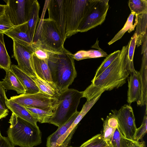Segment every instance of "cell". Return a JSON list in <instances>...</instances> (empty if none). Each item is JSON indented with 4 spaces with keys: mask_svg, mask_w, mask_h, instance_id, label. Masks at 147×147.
<instances>
[{
    "mask_svg": "<svg viewBox=\"0 0 147 147\" xmlns=\"http://www.w3.org/2000/svg\"><path fill=\"white\" fill-rule=\"evenodd\" d=\"M128 44L124 46L119 56L99 76L93 78L91 84L83 91V97L90 101L106 91L122 86L130 71L125 62Z\"/></svg>",
    "mask_w": 147,
    "mask_h": 147,
    "instance_id": "obj_1",
    "label": "cell"
},
{
    "mask_svg": "<svg viewBox=\"0 0 147 147\" xmlns=\"http://www.w3.org/2000/svg\"><path fill=\"white\" fill-rule=\"evenodd\" d=\"M73 55L64 48L48 60L52 81L60 93L67 89L77 76Z\"/></svg>",
    "mask_w": 147,
    "mask_h": 147,
    "instance_id": "obj_2",
    "label": "cell"
},
{
    "mask_svg": "<svg viewBox=\"0 0 147 147\" xmlns=\"http://www.w3.org/2000/svg\"><path fill=\"white\" fill-rule=\"evenodd\" d=\"M7 131L8 138L14 146L33 147L42 142L41 132L38 127L17 117L12 113Z\"/></svg>",
    "mask_w": 147,
    "mask_h": 147,
    "instance_id": "obj_3",
    "label": "cell"
},
{
    "mask_svg": "<svg viewBox=\"0 0 147 147\" xmlns=\"http://www.w3.org/2000/svg\"><path fill=\"white\" fill-rule=\"evenodd\" d=\"M83 91L68 88L56 98L53 105V115L48 123L60 127L67 122L77 111Z\"/></svg>",
    "mask_w": 147,
    "mask_h": 147,
    "instance_id": "obj_4",
    "label": "cell"
},
{
    "mask_svg": "<svg viewBox=\"0 0 147 147\" xmlns=\"http://www.w3.org/2000/svg\"><path fill=\"white\" fill-rule=\"evenodd\" d=\"M38 23L32 42L38 40L48 49L55 52H62L65 48L64 42L55 22L49 18H43Z\"/></svg>",
    "mask_w": 147,
    "mask_h": 147,
    "instance_id": "obj_5",
    "label": "cell"
},
{
    "mask_svg": "<svg viewBox=\"0 0 147 147\" xmlns=\"http://www.w3.org/2000/svg\"><path fill=\"white\" fill-rule=\"evenodd\" d=\"M109 0H89L78 32H86L101 24L105 19L109 7Z\"/></svg>",
    "mask_w": 147,
    "mask_h": 147,
    "instance_id": "obj_6",
    "label": "cell"
},
{
    "mask_svg": "<svg viewBox=\"0 0 147 147\" xmlns=\"http://www.w3.org/2000/svg\"><path fill=\"white\" fill-rule=\"evenodd\" d=\"M89 0H65L66 14V38L78 32Z\"/></svg>",
    "mask_w": 147,
    "mask_h": 147,
    "instance_id": "obj_7",
    "label": "cell"
},
{
    "mask_svg": "<svg viewBox=\"0 0 147 147\" xmlns=\"http://www.w3.org/2000/svg\"><path fill=\"white\" fill-rule=\"evenodd\" d=\"M4 1L6 3L5 13L14 26L28 22L34 0Z\"/></svg>",
    "mask_w": 147,
    "mask_h": 147,
    "instance_id": "obj_8",
    "label": "cell"
},
{
    "mask_svg": "<svg viewBox=\"0 0 147 147\" xmlns=\"http://www.w3.org/2000/svg\"><path fill=\"white\" fill-rule=\"evenodd\" d=\"M117 119L118 129L122 136L128 139L134 140L136 131L135 118L130 105L125 104L117 110H111Z\"/></svg>",
    "mask_w": 147,
    "mask_h": 147,
    "instance_id": "obj_9",
    "label": "cell"
},
{
    "mask_svg": "<svg viewBox=\"0 0 147 147\" xmlns=\"http://www.w3.org/2000/svg\"><path fill=\"white\" fill-rule=\"evenodd\" d=\"M24 106L53 111L56 98L49 97L39 92L33 94H23L11 97L9 99Z\"/></svg>",
    "mask_w": 147,
    "mask_h": 147,
    "instance_id": "obj_10",
    "label": "cell"
},
{
    "mask_svg": "<svg viewBox=\"0 0 147 147\" xmlns=\"http://www.w3.org/2000/svg\"><path fill=\"white\" fill-rule=\"evenodd\" d=\"M49 18L55 22L64 42L66 40V14L65 0H47Z\"/></svg>",
    "mask_w": 147,
    "mask_h": 147,
    "instance_id": "obj_11",
    "label": "cell"
},
{
    "mask_svg": "<svg viewBox=\"0 0 147 147\" xmlns=\"http://www.w3.org/2000/svg\"><path fill=\"white\" fill-rule=\"evenodd\" d=\"M13 41V56L19 67L32 79L37 77L32 62V46H24Z\"/></svg>",
    "mask_w": 147,
    "mask_h": 147,
    "instance_id": "obj_12",
    "label": "cell"
},
{
    "mask_svg": "<svg viewBox=\"0 0 147 147\" xmlns=\"http://www.w3.org/2000/svg\"><path fill=\"white\" fill-rule=\"evenodd\" d=\"M128 77L127 101L128 104L136 102L137 104L141 99L142 85L139 72L135 69L130 72Z\"/></svg>",
    "mask_w": 147,
    "mask_h": 147,
    "instance_id": "obj_13",
    "label": "cell"
},
{
    "mask_svg": "<svg viewBox=\"0 0 147 147\" xmlns=\"http://www.w3.org/2000/svg\"><path fill=\"white\" fill-rule=\"evenodd\" d=\"M4 34L20 44L27 46H32V42L29 36L27 22L16 26Z\"/></svg>",
    "mask_w": 147,
    "mask_h": 147,
    "instance_id": "obj_14",
    "label": "cell"
},
{
    "mask_svg": "<svg viewBox=\"0 0 147 147\" xmlns=\"http://www.w3.org/2000/svg\"><path fill=\"white\" fill-rule=\"evenodd\" d=\"M11 69L17 76L26 90V94H33L40 92L33 79L22 70L18 65H11Z\"/></svg>",
    "mask_w": 147,
    "mask_h": 147,
    "instance_id": "obj_15",
    "label": "cell"
},
{
    "mask_svg": "<svg viewBox=\"0 0 147 147\" xmlns=\"http://www.w3.org/2000/svg\"><path fill=\"white\" fill-rule=\"evenodd\" d=\"M6 105L8 109L17 117L38 127L37 124V120L31 115L24 106L8 98L6 100Z\"/></svg>",
    "mask_w": 147,
    "mask_h": 147,
    "instance_id": "obj_16",
    "label": "cell"
},
{
    "mask_svg": "<svg viewBox=\"0 0 147 147\" xmlns=\"http://www.w3.org/2000/svg\"><path fill=\"white\" fill-rule=\"evenodd\" d=\"M140 71H139L142 85V95L140 101L137 104L140 106L147 105V49L143 53Z\"/></svg>",
    "mask_w": 147,
    "mask_h": 147,
    "instance_id": "obj_17",
    "label": "cell"
},
{
    "mask_svg": "<svg viewBox=\"0 0 147 147\" xmlns=\"http://www.w3.org/2000/svg\"><path fill=\"white\" fill-rule=\"evenodd\" d=\"M6 71L5 77L1 81L2 86L6 90H13L18 94H23L26 93V90L20 81L13 72L10 69Z\"/></svg>",
    "mask_w": 147,
    "mask_h": 147,
    "instance_id": "obj_18",
    "label": "cell"
},
{
    "mask_svg": "<svg viewBox=\"0 0 147 147\" xmlns=\"http://www.w3.org/2000/svg\"><path fill=\"white\" fill-rule=\"evenodd\" d=\"M32 62L34 70L38 77L43 80L53 82L48 60L38 59L33 53Z\"/></svg>",
    "mask_w": 147,
    "mask_h": 147,
    "instance_id": "obj_19",
    "label": "cell"
},
{
    "mask_svg": "<svg viewBox=\"0 0 147 147\" xmlns=\"http://www.w3.org/2000/svg\"><path fill=\"white\" fill-rule=\"evenodd\" d=\"M118 125L117 118L112 112L109 113L104 120L103 133L102 134L104 140L110 147L112 138Z\"/></svg>",
    "mask_w": 147,
    "mask_h": 147,
    "instance_id": "obj_20",
    "label": "cell"
},
{
    "mask_svg": "<svg viewBox=\"0 0 147 147\" xmlns=\"http://www.w3.org/2000/svg\"><path fill=\"white\" fill-rule=\"evenodd\" d=\"M40 4L37 0H34L27 26L29 38L32 42L37 26L40 19L39 17Z\"/></svg>",
    "mask_w": 147,
    "mask_h": 147,
    "instance_id": "obj_21",
    "label": "cell"
},
{
    "mask_svg": "<svg viewBox=\"0 0 147 147\" xmlns=\"http://www.w3.org/2000/svg\"><path fill=\"white\" fill-rule=\"evenodd\" d=\"M77 111L63 125L58 127L57 130L50 135L47 139V147H57L58 139L66 131L79 113Z\"/></svg>",
    "mask_w": 147,
    "mask_h": 147,
    "instance_id": "obj_22",
    "label": "cell"
},
{
    "mask_svg": "<svg viewBox=\"0 0 147 147\" xmlns=\"http://www.w3.org/2000/svg\"><path fill=\"white\" fill-rule=\"evenodd\" d=\"M33 79L40 92L48 96L56 98L60 94L58 90L53 82L43 80L38 76Z\"/></svg>",
    "mask_w": 147,
    "mask_h": 147,
    "instance_id": "obj_23",
    "label": "cell"
},
{
    "mask_svg": "<svg viewBox=\"0 0 147 147\" xmlns=\"http://www.w3.org/2000/svg\"><path fill=\"white\" fill-rule=\"evenodd\" d=\"M138 19V16L135 15L134 13L131 12L123 28L108 43V44L111 45L120 39L127 31L130 33L134 30L137 24Z\"/></svg>",
    "mask_w": 147,
    "mask_h": 147,
    "instance_id": "obj_24",
    "label": "cell"
},
{
    "mask_svg": "<svg viewBox=\"0 0 147 147\" xmlns=\"http://www.w3.org/2000/svg\"><path fill=\"white\" fill-rule=\"evenodd\" d=\"M33 54L38 59L48 60L55 55L61 52L51 51L43 46L38 40L32 42V45Z\"/></svg>",
    "mask_w": 147,
    "mask_h": 147,
    "instance_id": "obj_25",
    "label": "cell"
},
{
    "mask_svg": "<svg viewBox=\"0 0 147 147\" xmlns=\"http://www.w3.org/2000/svg\"><path fill=\"white\" fill-rule=\"evenodd\" d=\"M147 13L138 16V22L135 32L137 36L136 45L138 47L142 44L143 38L147 35Z\"/></svg>",
    "mask_w": 147,
    "mask_h": 147,
    "instance_id": "obj_26",
    "label": "cell"
},
{
    "mask_svg": "<svg viewBox=\"0 0 147 147\" xmlns=\"http://www.w3.org/2000/svg\"><path fill=\"white\" fill-rule=\"evenodd\" d=\"M97 50H90L88 51L81 50L74 54V59L79 61L86 59L106 57L108 55L99 47Z\"/></svg>",
    "mask_w": 147,
    "mask_h": 147,
    "instance_id": "obj_27",
    "label": "cell"
},
{
    "mask_svg": "<svg viewBox=\"0 0 147 147\" xmlns=\"http://www.w3.org/2000/svg\"><path fill=\"white\" fill-rule=\"evenodd\" d=\"M3 34L0 33V68L6 71L11 69V62L5 47Z\"/></svg>",
    "mask_w": 147,
    "mask_h": 147,
    "instance_id": "obj_28",
    "label": "cell"
},
{
    "mask_svg": "<svg viewBox=\"0 0 147 147\" xmlns=\"http://www.w3.org/2000/svg\"><path fill=\"white\" fill-rule=\"evenodd\" d=\"M31 115L40 123H48L53 115V111H46L42 109L24 106Z\"/></svg>",
    "mask_w": 147,
    "mask_h": 147,
    "instance_id": "obj_29",
    "label": "cell"
},
{
    "mask_svg": "<svg viewBox=\"0 0 147 147\" xmlns=\"http://www.w3.org/2000/svg\"><path fill=\"white\" fill-rule=\"evenodd\" d=\"M137 36L135 32L128 43V47L125 58L126 64L130 72L135 70L134 66L133 59L135 50L136 45Z\"/></svg>",
    "mask_w": 147,
    "mask_h": 147,
    "instance_id": "obj_30",
    "label": "cell"
},
{
    "mask_svg": "<svg viewBox=\"0 0 147 147\" xmlns=\"http://www.w3.org/2000/svg\"><path fill=\"white\" fill-rule=\"evenodd\" d=\"M128 6L131 12L138 16L147 13V1L146 0H129Z\"/></svg>",
    "mask_w": 147,
    "mask_h": 147,
    "instance_id": "obj_31",
    "label": "cell"
},
{
    "mask_svg": "<svg viewBox=\"0 0 147 147\" xmlns=\"http://www.w3.org/2000/svg\"><path fill=\"white\" fill-rule=\"evenodd\" d=\"M120 50H118L107 55L97 69L93 78L99 76L105 70L119 55Z\"/></svg>",
    "mask_w": 147,
    "mask_h": 147,
    "instance_id": "obj_32",
    "label": "cell"
},
{
    "mask_svg": "<svg viewBox=\"0 0 147 147\" xmlns=\"http://www.w3.org/2000/svg\"><path fill=\"white\" fill-rule=\"evenodd\" d=\"M80 147H110L102 134H98L83 143Z\"/></svg>",
    "mask_w": 147,
    "mask_h": 147,
    "instance_id": "obj_33",
    "label": "cell"
},
{
    "mask_svg": "<svg viewBox=\"0 0 147 147\" xmlns=\"http://www.w3.org/2000/svg\"><path fill=\"white\" fill-rule=\"evenodd\" d=\"M147 108H146L145 113L142 122L141 126L137 128L134 136V140L138 142L142 139L147 133Z\"/></svg>",
    "mask_w": 147,
    "mask_h": 147,
    "instance_id": "obj_34",
    "label": "cell"
},
{
    "mask_svg": "<svg viewBox=\"0 0 147 147\" xmlns=\"http://www.w3.org/2000/svg\"><path fill=\"white\" fill-rule=\"evenodd\" d=\"M15 27L5 13L0 17V33L4 34L5 32Z\"/></svg>",
    "mask_w": 147,
    "mask_h": 147,
    "instance_id": "obj_35",
    "label": "cell"
},
{
    "mask_svg": "<svg viewBox=\"0 0 147 147\" xmlns=\"http://www.w3.org/2000/svg\"><path fill=\"white\" fill-rule=\"evenodd\" d=\"M144 142H137L126 139L121 134V147H145Z\"/></svg>",
    "mask_w": 147,
    "mask_h": 147,
    "instance_id": "obj_36",
    "label": "cell"
},
{
    "mask_svg": "<svg viewBox=\"0 0 147 147\" xmlns=\"http://www.w3.org/2000/svg\"><path fill=\"white\" fill-rule=\"evenodd\" d=\"M121 134L118 127L116 129L112 138L110 145L111 147H121Z\"/></svg>",
    "mask_w": 147,
    "mask_h": 147,
    "instance_id": "obj_37",
    "label": "cell"
},
{
    "mask_svg": "<svg viewBox=\"0 0 147 147\" xmlns=\"http://www.w3.org/2000/svg\"><path fill=\"white\" fill-rule=\"evenodd\" d=\"M7 98L5 94V89L0 81V104L6 108L7 107L6 105V100Z\"/></svg>",
    "mask_w": 147,
    "mask_h": 147,
    "instance_id": "obj_38",
    "label": "cell"
},
{
    "mask_svg": "<svg viewBox=\"0 0 147 147\" xmlns=\"http://www.w3.org/2000/svg\"><path fill=\"white\" fill-rule=\"evenodd\" d=\"M8 137L2 136L0 139V147H14Z\"/></svg>",
    "mask_w": 147,
    "mask_h": 147,
    "instance_id": "obj_39",
    "label": "cell"
},
{
    "mask_svg": "<svg viewBox=\"0 0 147 147\" xmlns=\"http://www.w3.org/2000/svg\"><path fill=\"white\" fill-rule=\"evenodd\" d=\"M9 112L7 108L4 107L0 104V120L6 117Z\"/></svg>",
    "mask_w": 147,
    "mask_h": 147,
    "instance_id": "obj_40",
    "label": "cell"
},
{
    "mask_svg": "<svg viewBox=\"0 0 147 147\" xmlns=\"http://www.w3.org/2000/svg\"><path fill=\"white\" fill-rule=\"evenodd\" d=\"M6 8V5L0 4V17L5 13Z\"/></svg>",
    "mask_w": 147,
    "mask_h": 147,
    "instance_id": "obj_41",
    "label": "cell"
},
{
    "mask_svg": "<svg viewBox=\"0 0 147 147\" xmlns=\"http://www.w3.org/2000/svg\"><path fill=\"white\" fill-rule=\"evenodd\" d=\"M3 136H2L1 134V132H0V139Z\"/></svg>",
    "mask_w": 147,
    "mask_h": 147,
    "instance_id": "obj_42",
    "label": "cell"
},
{
    "mask_svg": "<svg viewBox=\"0 0 147 147\" xmlns=\"http://www.w3.org/2000/svg\"><path fill=\"white\" fill-rule=\"evenodd\" d=\"M68 147H73L72 146H69Z\"/></svg>",
    "mask_w": 147,
    "mask_h": 147,
    "instance_id": "obj_43",
    "label": "cell"
}]
</instances>
